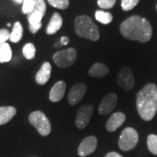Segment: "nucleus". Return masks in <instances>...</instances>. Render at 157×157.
Returning a JSON list of instances; mask_svg holds the SVG:
<instances>
[{"label": "nucleus", "mask_w": 157, "mask_h": 157, "mask_svg": "<svg viewBox=\"0 0 157 157\" xmlns=\"http://www.w3.org/2000/svg\"><path fill=\"white\" fill-rule=\"evenodd\" d=\"M109 73V68L105 64L97 62L93 65V67L89 69V75L94 78H100L107 75Z\"/></svg>", "instance_id": "nucleus-17"}, {"label": "nucleus", "mask_w": 157, "mask_h": 157, "mask_svg": "<svg viewBox=\"0 0 157 157\" xmlns=\"http://www.w3.org/2000/svg\"><path fill=\"white\" fill-rule=\"evenodd\" d=\"M23 36V26L20 22H16L13 25L12 32L10 34V40L12 43L19 42Z\"/></svg>", "instance_id": "nucleus-19"}, {"label": "nucleus", "mask_w": 157, "mask_h": 157, "mask_svg": "<svg viewBox=\"0 0 157 157\" xmlns=\"http://www.w3.org/2000/svg\"><path fill=\"white\" fill-rule=\"evenodd\" d=\"M52 73V66L49 62H45L35 76V80L39 85H45L48 82Z\"/></svg>", "instance_id": "nucleus-15"}, {"label": "nucleus", "mask_w": 157, "mask_h": 157, "mask_svg": "<svg viewBox=\"0 0 157 157\" xmlns=\"http://www.w3.org/2000/svg\"><path fill=\"white\" fill-rule=\"evenodd\" d=\"M12 52L8 43H5L0 46V63H6L11 59Z\"/></svg>", "instance_id": "nucleus-20"}, {"label": "nucleus", "mask_w": 157, "mask_h": 157, "mask_svg": "<svg viewBox=\"0 0 157 157\" xmlns=\"http://www.w3.org/2000/svg\"><path fill=\"white\" fill-rule=\"evenodd\" d=\"M139 4V0H121V8L125 11H131Z\"/></svg>", "instance_id": "nucleus-26"}, {"label": "nucleus", "mask_w": 157, "mask_h": 157, "mask_svg": "<svg viewBox=\"0 0 157 157\" xmlns=\"http://www.w3.org/2000/svg\"><path fill=\"white\" fill-rule=\"evenodd\" d=\"M105 157H122L120 154H118L116 152H110L108 153Z\"/></svg>", "instance_id": "nucleus-30"}, {"label": "nucleus", "mask_w": 157, "mask_h": 157, "mask_svg": "<svg viewBox=\"0 0 157 157\" xmlns=\"http://www.w3.org/2000/svg\"><path fill=\"white\" fill-rule=\"evenodd\" d=\"M139 140L137 131L133 128H127L121 132L119 139V147L123 151H129L135 148Z\"/></svg>", "instance_id": "nucleus-6"}, {"label": "nucleus", "mask_w": 157, "mask_h": 157, "mask_svg": "<svg viewBox=\"0 0 157 157\" xmlns=\"http://www.w3.org/2000/svg\"><path fill=\"white\" fill-rule=\"evenodd\" d=\"M117 84L124 90L129 91L135 86V77L133 71L129 67H123L121 69L117 76Z\"/></svg>", "instance_id": "nucleus-9"}, {"label": "nucleus", "mask_w": 157, "mask_h": 157, "mask_svg": "<svg viewBox=\"0 0 157 157\" xmlns=\"http://www.w3.org/2000/svg\"><path fill=\"white\" fill-rule=\"evenodd\" d=\"M95 18L97 21H99L101 24L107 25V24L112 22L113 16L110 12L99 10V11H95Z\"/></svg>", "instance_id": "nucleus-21"}, {"label": "nucleus", "mask_w": 157, "mask_h": 157, "mask_svg": "<svg viewBox=\"0 0 157 157\" xmlns=\"http://www.w3.org/2000/svg\"><path fill=\"white\" fill-rule=\"evenodd\" d=\"M118 97L116 94L111 93L105 96L99 106V113L101 115H107L115 108L117 104Z\"/></svg>", "instance_id": "nucleus-10"}, {"label": "nucleus", "mask_w": 157, "mask_h": 157, "mask_svg": "<svg viewBox=\"0 0 157 157\" xmlns=\"http://www.w3.org/2000/svg\"><path fill=\"white\" fill-rule=\"evenodd\" d=\"M75 32L81 38L97 41L100 39L99 29L95 24L88 16L82 15L76 17L74 21Z\"/></svg>", "instance_id": "nucleus-3"}, {"label": "nucleus", "mask_w": 157, "mask_h": 157, "mask_svg": "<svg viewBox=\"0 0 157 157\" xmlns=\"http://www.w3.org/2000/svg\"><path fill=\"white\" fill-rule=\"evenodd\" d=\"M60 43H61L62 45H67L69 43V39H68L67 37H62L61 39H60Z\"/></svg>", "instance_id": "nucleus-29"}, {"label": "nucleus", "mask_w": 157, "mask_h": 157, "mask_svg": "<svg viewBox=\"0 0 157 157\" xmlns=\"http://www.w3.org/2000/svg\"><path fill=\"white\" fill-rule=\"evenodd\" d=\"M86 85L84 83H78L74 85L71 88L68 94V102L70 105L74 106L78 104L79 101L83 99L86 93Z\"/></svg>", "instance_id": "nucleus-11"}, {"label": "nucleus", "mask_w": 157, "mask_h": 157, "mask_svg": "<svg viewBox=\"0 0 157 157\" xmlns=\"http://www.w3.org/2000/svg\"><path fill=\"white\" fill-rule=\"evenodd\" d=\"M7 26H9V27H10V26H11V24H10V23H8V24H7Z\"/></svg>", "instance_id": "nucleus-32"}, {"label": "nucleus", "mask_w": 157, "mask_h": 157, "mask_svg": "<svg viewBox=\"0 0 157 157\" xmlns=\"http://www.w3.org/2000/svg\"><path fill=\"white\" fill-rule=\"evenodd\" d=\"M66 87H67L66 82L62 80L58 81L57 83H55V85H53L49 94L50 101L52 102H58V101H61L62 98L65 95Z\"/></svg>", "instance_id": "nucleus-14"}, {"label": "nucleus", "mask_w": 157, "mask_h": 157, "mask_svg": "<svg viewBox=\"0 0 157 157\" xmlns=\"http://www.w3.org/2000/svg\"><path fill=\"white\" fill-rule=\"evenodd\" d=\"M51 6L57 9L65 10L69 6V0H47Z\"/></svg>", "instance_id": "nucleus-24"}, {"label": "nucleus", "mask_w": 157, "mask_h": 157, "mask_svg": "<svg viewBox=\"0 0 157 157\" xmlns=\"http://www.w3.org/2000/svg\"><path fill=\"white\" fill-rule=\"evenodd\" d=\"M10 33L7 29H1L0 30V46L6 43L8 39H10Z\"/></svg>", "instance_id": "nucleus-28"}, {"label": "nucleus", "mask_w": 157, "mask_h": 157, "mask_svg": "<svg viewBox=\"0 0 157 157\" xmlns=\"http://www.w3.org/2000/svg\"><path fill=\"white\" fill-rule=\"evenodd\" d=\"M46 11V4L45 0H36L33 11L28 14L29 30L32 33H37L41 28V20L45 16Z\"/></svg>", "instance_id": "nucleus-4"}, {"label": "nucleus", "mask_w": 157, "mask_h": 157, "mask_svg": "<svg viewBox=\"0 0 157 157\" xmlns=\"http://www.w3.org/2000/svg\"><path fill=\"white\" fill-rule=\"evenodd\" d=\"M126 121V115L122 112H117L113 113L108 119L107 124H106V128L109 132H113L116 129H118Z\"/></svg>", "instance_id": "nucleus-13"}, {"label": "nucleus", "mask_w": 157, "mask_h": 157, "mask_svg": "<svg viewBox=\"0 0 157 157\" xmlns=\"http://www.w3.org/2000/svg\"><path fill=\"white\" fill-rule=\"evenodd\" d=\"M156 9H157V6H156Z\"/></svg>", "instance_id": "nucleus-33"}, {"label": "nucleus", "mask_w": 157, "mask_h": 157, "mask_svg": "<svg viewBox=\"0 0 157 157\" xmlns=\"http://www.w3.org/2000/svg\"><path fill=\"white\" fill-rule=\"evenodd\" d=\"M116 3V0H97L99 7L102 9H110L113 8Z\"/></svg>", "instance_id": "nucleus-27"}, {"label": "nucleus", "mask_w": 157, "mask_h": 157, "mask_svg": "<svg viewBox=\"0 0 157 157\" xmlns=\"http://www.w3.org/2000/svg\"><path fill=\"white\" fill-rule=\"evenodd\" d=\"M97 147V138L95 136H88L81 141L78 146V154L79 156L85 157L95 151Z\"/></svg>", "instance_id": "nucleus-12"}, {"label": "nucleus", "mask_w": 157, "mask_h": 157, "mask_svg": "<svg viewBox=\"0 0 157 157\" xmlns=\"http://www.w3.org/2000/svg\"><path fill=\"white\" fill-rule=\"evenodd\" d=\"M121 33L125 39L135 40L141 43L147 42L152 37L150 23L140 16H131L121 25Z\"/></svg>", "instance_id": "nucleus-1"}, {"label": "nucleus", "mask_w": 157, "mask_h": 157, "mask_svg": "<svg viewBox=\"0 0 157 157\" xmlns=\"http://www.w3.org/2000/svg\"><path fill=\"white\" fill-rule=\"evenodd\" d=\"M35 1L36 0H24L23 1L22 11L24 14H30L33 11L35 6Z\"/></svg>", "instance_id": "nucleus-25"}, {"label": "nucleus", "mask_w": 157, "mask_h": 157, "mask_svg": "<svg viewBox=\"0 0 157 157\" xmlns=\"http://www.w3.org/2000/svg\"><path fill=\"white\" fill-rule=\"evenodd\" d=\"M63 25V19L62 17L59 14L55 12L52 17L51 18L50 22L48 24L47 27H46V33L48 35H52L55 34L62 27Z\"/></svg>", "instance_id": "nucleus-16"}, {"label": "nucleus", "mask_w": 157, "mask_h": 157, "mask_svg": "<svg viewBox=\"0 0 157 157\" xmlns=\"http://www.w3.org/2000/svg\"><path fill=\"white\" fill-rule=\"evenodd\" d=\"M93 112L94 105L92 104H86L78 109L75 119V124L78 129H84L88 125Z\"/></svg>", "instance_id": "nucleus-8"}, {"label": "nucleus", "mask_w": 157, "mask_h": 157, "mask_svg": "<svg viewBox=\"0 0 157 157\" xmlns=\"http://www.w3.org/2000/svg\"><path fill=\"white\" fill-rule=\"evenodd\" d=\"M136 108L140 118L146 121L153 120L157 113V86L149 83L136 95Z\"/></svg>", "instance_id": "nucleus-2"}, {"label": "nucleus", "mask_w": 157, "mask_h": 157, "mask_svg": "<svg viewBox=\"0 0 157 157\" xmlns=\"http://www.w3.org/2000/svg\"><path fill=\"white\" fill-rule=\"evenodd\" d=\"M77 59V52L74 48L57 52L52 57V59L57 67L60 68H67L73 66Z\"/></svg>", "instance_id": "nucleus-7"}, {"label": "nucleus", "mask_w": 157, "mask_h": 157, "mask_svg": "<svg viewBox=\"0 0 157 157\" xmlns=\"http://www.w3.org/2000/svg\"><path fill=\"white\" fill-rule=\"evenodd\" d=\"M15 3H17V4H21V3H23V1L24 0H13Z\"/></svg>", "instance_id": "nucleus-31"}, {"label": "nucleus", "mask_w": 157, "mask_h": 157, "mask_svg": "<svg viewBox=\"0 0 157 157\" xmlns=\"http://www.w3.org/2000/svg\"><path fill=\"white\" fill-rule=\"evenodd\" d=\"M148 150L151 152L153 155H157V135H149L147 140Z\"/></svg>", "instance_id": "nucleus-23"}, {"label": "nucleus", "mask_w": 157, "mask_h": 157, "mask_svg": "<svg viewBox=\"0 0 157 157\" xmlns=\"http://www.w3.org/2000/svg\"><path fill=\"white\" fill-rule=\"evenodd\" d=\"M17 113V109L13 107H0V126L9 122Z\"/></svg>", "instance_id": "nucleus-18"}, {"label": "nucleus", "mask_w": 157, "mask_h": 157, "mask_svg": "<svg viewBox=\"0 0 157 157\" xmlns=\"http://www.w3.org/2000/svg\"><path fill=\"white\" fill-rule=\"evenodd\" d=\"M23 54L26 59H33L36 54V48L33 44L27 43L23 47Z\"/></svg>", "instance_id": "nucleus-22"}, {"label": "nucleus", "mask_w": 157, "mask_h": 157, "mask_svg": "<svg viewBox=\"0 0 157 157\" xmlns=\"http://www.w3.org/2000/svg\"><path fill=\"white\" fill-rule=\"evenodd\" d=\"M29 121L37 129L40 135L47 136L50 135L52 131V125L49 119L46 117V115L43 112L34 111L32 113L29 115Z\"/></svg>", "instance_id": "nucleus-5"}]
</instances>
